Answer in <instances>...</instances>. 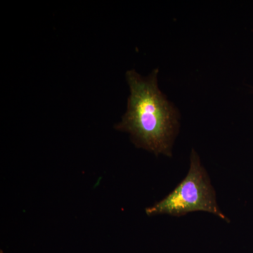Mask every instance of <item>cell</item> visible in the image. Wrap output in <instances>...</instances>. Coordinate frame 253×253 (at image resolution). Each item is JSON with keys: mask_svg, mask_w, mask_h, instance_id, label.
<instances>
[{"mask_svg": "<svg viewBox=\"0 0 253 253\" xmlns=\"http://www.w3.org/2000/svg\"><path fill=\"white\" fill-rule=\"evenodd\" d=\"M158 75V69L145 77L135 70L126 71L130 94L126 112L115 128L129 133L137 147L170 156L179 126V111L160 90Z\"/></svg>", "mask_w": 253, "mask_h": 253, "instance_id": "1", "label": "cell"}, {"mask_svg": "<svg viewBox=\"0 0 253 253\" xmlns=\"http://www.w3.org/2000/svg\"><path fill=\"white\" fill-rule=\"evenodd\" d=\"M190 159L189 171L184 180L164 199L147 208L146 213L149 215L168 214L179 217L186 213L204 211L229 221L218 208L214 190L194 150Z\"/></svg>", "mask_w": 253, "mask_h": 253, "instance_id": "2", "label": "cell"}, {"mask_svg": "<svg viewBox=\"0 0 253 253\" xmlns=\"http://www.w3.org/2000/svg\"><path fill=\"white\" fill-rule=\"evenodd\" d=\"M0 253H4L2 251H0Z\"/></svg>", "mask_w": 253, "mask_h": 253, "instance_id": "3", "label": "cell"}]
</instances>
